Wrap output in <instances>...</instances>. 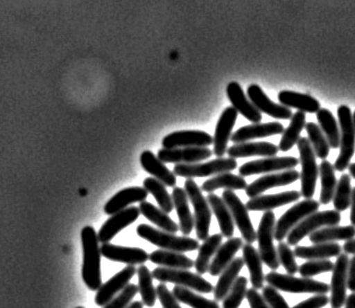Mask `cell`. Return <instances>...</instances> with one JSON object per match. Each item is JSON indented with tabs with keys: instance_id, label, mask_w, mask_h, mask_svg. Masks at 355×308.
Instances as JSON below:
<instances>
[{
	"instance_id": "obj_27",
	"label": "cell",
	"mask_w": 355,
	"mask_h": 308,
	"mask_svg": "<svg viewBox=\"0 0 355 308\" xmlns=\"http://www.w3.org/2000/svg\"><path fill=\"white\" fill-rule=\"evenodd\" d=\"M141 167L148 174L159 180L161 183L168 188H175L177 184V176L173 172L166 167L164 163L161 162L157 156L154 155L150 150H145L141 155Z\"/></svg>"
},
{
	"instance_id": "obj_45",
	"label": "cell",
	"mask_w": 355,
	"mask_h": 308,
	"mask_svg": "<svg viewBox=\"0 0 355 308\" xmlns=\"http://www.w3.org/2000/svg\"><path fill=\"white\" fill-rule=\"evenodd\" d=\"M144 189L147 192L153 195L157 203H159V209L164 211L166 214H170L173 210V200L172 195L168 194L166 185L161 183L159 180L154 177H147L144 180Z\"/></svg>"
},
{
	"instance_id": "obj_32",
	"label": "cell",
	"mask_w": 355,
	"mask_h": 308,
	"mask_svg": "<svg viewBox=\"0 0 355 308\" xmlns=\"http://www.w3.org/2000/svg\"><path fill=\"white\" fill-rule=\"evenodd\" d=\"M279 103L288 107L297 109L303 114H317L320 110V103L313 96L292 91H282L279 94Z\"/></svg>"
},
{
	"instance_id": "obj_20",
	"label": "cell",
	"mask_w": 355,
	"mask_h": 308,
	"mask_svg": "<svg viewBox=\"0 0 355 308\" xmlns=\"http://www.w3.org/2000/svg\"><path fill=\"white\" fill-rule=\"evenodd\" d=\"M213 144L211 134L200 130H184L168 134L163 138L162 146L166 150L186 147H209Z\"/></svg>"
},
{
	"instance_id": "obj_26",
	"label": "cell",
	"mask_w": 355,
	"mask_h": 308,
	"mask_svg": "<svg viewBox=\"0 0 355 308\" xmlns=\"http://www.w3.org/2000/svg\"><path fill=\"white\" fill-rule=\"evenodd\" d=\"M147 195L148 192L141 186H132L121 190L107 202V205L105 206V214L112 216L132 203H141L146 200Z\"/></svg>"
},
{
	"instance_id": "obj_43",
	"label": "cell",
	"mask_w": 355,
	"mask_h": 308,
	"mask_svg": "<svg viewBox=\"0 0 355 308\" xmlns=\"http://www.w3.org/2000/svg\"><path fill=\"white\" fill-rule=\"evenodd\" d=\"M319 174H320V179H322V192H320L319 202L322 205H328V203L333 201L335 189H336L337 185L334 165H331V162L324 159L319 166Z\"/></svg>"
},
{
	"instance_id": "obj_4",
	"label": "cell",
	"mask_w": 355,
	"mask_h": 308,
	"mask_svg": "<svg viewBox=\"0 0 355 308\" xmlns=\"http://www.w3.org/2000/svg\"><path fill=\"white\" fill-rule=\"evenodd\" d=\"M340 120V155L334 164L335 171L344 172L349 168V162L355 152V127L353 114L349 107L340 105L337 110Z\"/></svg>"
},
{
	"instance_id": "obj_63",
	"label": "cell",
	"mask_w": 355,
	"mask_h": 308,
	"mask_svg": "<svg viewBox=\"0 0 355 308\" xmlns=\"http://www.w3.org/2000/svg\"><path fill=\"white\" fill-rule=\"evenodd\" d=\"M353 123H354V127H355V112L353 114Z\"/></svg>"
},
{
	"instance_id": "obj_38",
	"label": "cell",
	"mask_w": 355,
	"mask_h": 308,
	"mask_svg": "<svg viewBox=\"0 0 355 308\" xmlns=\"http://www.w3.org/2000/svg\"><path fill=\"white\" fill-rule=\"evenodd\" d=\"M222 241H223V235L215 234V235L209 236V238L199 246L198 257L193 264L198 275H205L206 272H209L211 257L218 252Z\"/></svg>"
},
{
	"instance_id": "obj_51",
	"label": "cell",
	"mask_w": 355,
	"mask_h": 308,
	"mask_svg": "<svg viewBox=\"0 0 355 308\" xmlns=\"http://www.w3.org/2000/svg\"><path fill=\"white\" fill-rule=\"evenodd\" d=\"M277 257H279V264H282L283 268L286 270L288 275H294L299 271V266H297V261H295V255H294V252L288 243L279 242Z\"/></svg>"
},
{
	"instance_id": "obj_56",
	"label": "cell",
	"mask_w": 355,
	"mask_h": 308,
	"mask_svg": "<svg viewBox=\"0 0 355 308\" xmlns=\"http://www.w3.org/2000/svg\"><path fill=\"white\" fill-rule=\"evenodd\" d=\"M245 298L248 300L250 308H270L268 304L265 302L263 297L254 288H250V289L247 290Z\"/></svg>"
},
{
	"instance_id": "obj_7",
	"label": "cell",
	"mask_w": 355,
	"mask_h": 308,
	"mask_svg": "<svg viewBox=\"0 0 355 308\" xmlns=\"http://www.w3.org/2000/svg\"><path fill=\"white\" fill-rule=\"evenodd\" d=\"M340 212L336 210L315 211L297 224V226L288 233V244L295 246L303 238L310 236L315 230L322 227L337 226L340 223Z\"/></svg>"
},
{
	"instance_id": "obj_52",
	"label": "cell",
	"mask_w": 355,
	"mask_h": 308,
	"mask_svg": "<svg viewBox=\"0 0 355 308\" xmlns=\"http://www.w3.org/2000/svg\"><path fill=\"white\" fill-rule=\"evenodd\" d=\"M138 286L136 284H129L118 296L114 297L112 300L107 302V305L103 308H127L130 305L132 298L137 295Z\"/></svg>"
},
{
	"instance_id": "obj_15",
	"label": "cell",
	"mask_w": 355,
	"mask_h": 308,
	"mask_svg": "<svg viewBox=\"0 0 355 308\" xmlns=\"http://www.w3.org/2000/svg\"><path fill=\"white\" fill-rule=\"evenodd\" d=\"M141 215L139 208L130 207L125 208L123 210L112 215L109 219L103 224V226L98 230V242H101L102 244L109 243L111 239H114L116 234H119L123 229L135 223L138 219V217Z\"/></svg>"
},
{
	"instance_id": "obj_55",
	"label": "cell",
	"mask_w": 355,
	"mask_h": 308,
	"mask_svg": "<svg viewBox=\"0 0 355 308\" xmlns=\"http://www.w3.org/2000/svg\"><path fill=\"white\" fill-rule=\"evenodd\" d=\"M328 302H329V297L326 295H315L304 302H301L293 308H322L327 305Z\"/></svg>"
},
{
	"instance_id": "obj_25",
	"label": "cell",
	"mask_w": 355,
	"mask_h": 308,
	"mask_svg": "<svg viewBox=\"0 0 355 308\" xmlns=\"http://www.w3.org/2000/svg\"><path fill=\"white\" fill-rule=\"evenodd\" d=\"M301 193L297 191L277 193V194L259 195L247 202L248 211H270L275 208L288 205L292 202L299 201Z\"/></svg>"
},
{
	"instance_id": "obj_23",
	"label": "cell",
	"mask_w": 355,
	"mask_h": 308,
	"mask_svg": "<svg viewBox=\"0 0 355 308\" xmlns=\"http://www.w3.org/2000/svg\"><path fill=\"white\" fill-rule=\"evenodd\" d=\"M227 98L230 100L232 107L238 114H242L245 119L252 123H261L263 116L251 103L248 96L245 94L239 82H231L227 87Z\"/></svg>"
},
{
	"instance_id": "obj_10",
	"label": "cell",
	"mask_w": 355,
	"mask_h": 308,
	"mask_svg": "<svg viewBox=\"0 0 355 308\" xmlns=\"http://www.w3.org/2000/svg\"><path fill=\"white\" fill-rule=\"evenodd\" d=\"M238 166L236 159L216 158L211 162L195 163V164H178L175 165L173 173L175 176L187 177H206L211 175H218L227 172H232Z\"/></svg>"
},
{
	"instance_id": "obj_58",
	"label": "cell",
	"mask_w": 355,
	"mask_h": 308,
	"mask_svg": "<svg viewBox=\"0 0 355 308\" xmlns=\"http://www.w3.org/2000/svg\"><path fill=\"white\" fill-rule=\"evenodd\" d=\"M344 251V253L351 254V255H355V238L353 239H349V241H346L345 244L342 247Z\"/></svg>"
},
{
	"instance_id": "obj_22",
	"label": "cell",
	"mask_w": 355,
	"mask_h": 308,
	"mask_svg": "<svg viewBox=\"0 0 355 308\" xmlns=\"http://www.w3.org/2000/svg\"><path fill=\"white\" fill-rule=\"evenodd\" d=\"M101 255L105 259L111 260L114 262L125 263L128 266H136V264H144L146 262L150 254L146 251L138 248V247L119 246V245L109 244L105 243L100 246Z\"/></svg>"
},
{
	"instance_id": "obj_46",
	"label": "cell",
	"mask_w": 355,
	"mask_h": 308,
	"mask_svg": "<svg viewBox=\"0 0 355 308\" xmlns=\"http://www.w3.org/2000/svg\"><path fill=\"white\" fill-rule=\"evenodd\" d=\"M172 293L175 295L178 302L186 304L191 308H220L216 300H209V299L204 298L200 295L193 293V290L188 288L175 286L172 290Z\"/></svg>"
},
{
	"instance_id": "obj_9",
	"label": "cell",
	"mask_w": 355,
	"mask_h": 308,
	"mask_svg": "<svg viewBox=\"0 0 355 308\" xmlns=\"http://www.w3.org/2000/svg\"><path fill=\"white\" fill-rule=\"evenodd\" d=\"M275 215L272 211H266L261 217L257 230V241L259 245V255L261 261L268 268L275 271L279 268L277 250L274 246V232H275Z\"/></svg>"
},
{
	"instance_id": "obj_33",
	"label": "cell",
	"mask_w": 355,
	"mask_h": 308,
	"mask_svg": "<svg viewBox=\"0 0 355 308\" xmlns=\"http://www.w3.org/2000/svg\"><path fill=\"white\" fill-rule=\"evenodd\" d=\"M342 246L338 243H322L313 244V246H297L293 251L294 255L300 259L328 260L329 257H337L342 254Z\"/></svg>"
},
{
	"instance_id": "obj_2",
	"label": "cell",
	"mask_w": 355,
	"mask_h": 308,
	"mask_svg": "<svg viewBox=\"0 0 355 308\" xmlns=\"http://www.w3.org/2000/svg\"><path fill=\"white\" fill-rule=\"evenodd\" d=\"M137 235L144 238L150 244L159 246L161 250L173 251L179 253L196 251L199 248L198 241L186 236H177L171 233L164 232L161 229L154 228L146 224H141L136 229Z\"/></svg>"
},
{
	"instance_id": "obj_50",
	"label": "cell",
	"mask_w": 355,
	"mask_h": 308,
	"mask_svg": "<svg viewBox=\"0 0 355 308\" xmlns=\"http://www.w3.org/2000/svg\"><path fill=\"white\" fill-rule=\"evenodd\" d=\"M334 263L329 260H309L308 262L303 263L299 266V273L302 278H311L313 275H320L324 272L333 271Z\"/></svg>"
},
{
	"instance_id": "obj_1",
	"label": "cell",
	"mask_w": 355,
	"mask_h": 308,
	"mask_svg": "<svg viewBox=\"0 0 355 308\" xmlns=\"http://www.w3.org/2000/svg\"><path fill=\"white\" fill-rule=\"evenodd\" d=\"M83 245V269L82 275L89 290L98 291L102 286L101 250L95 229L86 226L80 233Z\"/></svg>"
},
{
	"instance_id": "obj_16",
	"label": "cell",
	"mask_w": 355,
	"mask_h": 308,
	"mask_svg": "<svg viewBox=\"0 0 355 308\" xmlns=\"http://www.w3.org/2000/svg\"><path fill=\"white\" fill-rule=\"evenodd\" d=\"M213 152L209 147H186L175 150H159L157 158L163 163H175V164H195L209 159Z\"/></svg>"
},
{
	"instance_id": "obj_30",
	"label": "cell",
	"mask_w": 355,
	"mask_h": 308,
	"mask_svg": "<svg viewBox=\"0 0 355 308\" xmlns=\"http://www.w3.org/2000/svg\"><path fill=\"white\" fill-rule=\"evenodd\" d=\"M172 200L173 206L177 210L178 217H179V229L184 236L190 235L195 228V219L193 215L190 212L189 203H188V195L184 189L181 188H173L172 191Z\"/></svg>"
},
{
	"instance_id": "obj_53",
	"label": "cell",
	"mask_w": 355,
	"mask_h": 308,
	"mask_svg": "<svg viewBox=\"0 0 355 308\" xmlns=\"http://www.w3.org/2000/svg\"><path fill=\"white\" fill-rule=\"evenodd\" d=\"M261 296L263 297L265 302L268 304L270 308H290L286 300L279 293V290L272 287L270 284L263 288V295Z\"/></svg>"
},
{
	"instance_id": "obj_3",
	"label": "cell",
	"mask_w": 355,
	"mask_h": 308,
	"mask_svg": "<svg viewBox=\"0 0 355 308\" xmlns=\"http://www.w3.org/2000/svg\"><path fill=\"white\" fill-rule=\"evenodd\" d=\"M265 280L275 289L290 293H315L326 295L331 291L329 284L313 280L310 278H297L294 275H281L272 271L265 277Z\"/></svg>"
},
{
	"instance_id": "obj_18",
	"label": "cell",
	"mask_w": 355,
	"mask_h": 308,
	"mask_svg": "<svg viewBox=\"0 0 355 308\" xmlns=\"http://www.w3.org/2000/svg\"><path fill=\"white\" fill-rule=\"evenodd\" d=\"M247 95L251 103L254 104L261 114H268L272 118L279 120L291 119L292 111L288 107H284L282 104L274 103L268 98L261 86L252 84L247 89Z\"/></svg>"
},
{
	"instance_id": "obj_28",
	"label": "cell",
	"mask_w": 355,
	"mask_h": 308,
	"mask_svg": "<svg viewBox=\"0 0 355 308\" xmlns=\"http://www.w3.org/2000/svg\"><path fill=\"white\" fill-rule=\"evenodd\" d=\"M279 152V147L272 143H266V141H261V143L247 141V143H241V144H234L227 150V155L233 159L247 158V157H252V156L274 157L277 155Z\"/></svg>"
},
{
	"instance_id": "obj_61",
	"label": "cell",
	"mask_w": 355,
	"mask_h": 308,
	"mask_svg": "<svg viewBox=\"0 0 355 308\" xmlns=\"http://www.w3.org/2000/svg\"><path fill=\"white\" fill-rule=\"evenodd\" d=\"M349 175L355 180V163H351L349 166Z\"/></svg>"
},
{
	"instance_id": "obj_54",
	"label": "cell",
	"mask_w": 355,
	"mask_h": 308,
	"mask_svg": "<svg viewBox=\"0 0 355 308\" xmlns=\"http://www.w3.org/2000/svg\"><path fill=\"white\" fill-rule=\"evenodd\" d=\"M157 295L159 302L162 304L163 308H181L175 295L171 291H168L166 284H159L157 286Z\"/></svg>"
},
{
	"instance_id": "obj_59",
	"label": "cell",
	"mask_w": 355,
	"mask_h": 308,
	"mask_svg": "<svg viewBox=\"0 0 355 308\" xmlns=\"http://www.w3.org/2000/svg\"><path fill=\"white\" fill-rule=\"evenodd\" d=\"M349 220L352 226L355 227V188L352 190V198H351V215H349Z\"/></svg>"
},
{
	"instance_id": "obj_13",
	"label": "cell",
	"mask_w": 355,
	"mask_h": 308,
	"mask_svg": "<svg viewBox=\"0 0 355 308\" xmlns=\"http://www.w3.org/2000/svg\"><path fill=\"white\" fill-rule=\"evenodd\" d=\"M300 161L295 157H266L257 159L252 162L245 163L239 168L240 176H250V175L265 174L270 172L288 171L294 170Z\"/></svg>"
},
{
	"instance_id": "obj_35",
	"label": "cell",
	"mask_w": 355,
	"mask_h": 308,
	"mask_svg": "<svg viewBox=\"0 0 355 308\" xmlns=\"http://www.w3.org/2000/svg\"><path fill=\"white\" fill-rule=\"evenodd\" d=\"M207 201L211 210L214 211L215 216L218 218V225H220V232L224 237L232 238L234 234V221L232 219L229 208L225 205L223 199L220 198L218 195L209 193L207 195Z\"/></svg>"
},
{
	"instance_id": "obj_49",
	"label": "cell",
	"mask_w": 355,
	"mask_h": 308,
	"mask_svg": "<svg viewBox=\"0 0 355 308\" xmlns=\"http://www.w3.org/2000/svg\"><path fill=\"white\" fill-rule=\"evenodd\" d=\"M247 284L248 279L245 277H238L236 282L233 284L232 288L227 293V297L223 299V308H239L247 293Z\"/></svg>"
},
{
	"instance_id": "obj_47",
	"label": "cell",
	"mask_w": 355,
	"mask_h": 308,
	"mask_svg": "<svg viewBox=\"0 0 355 308\" xmlns=\"http://www.w3.org/2000/svg\"><path fill=\"white\" fill-rule=\"evenodd\" d=\"M306 134H308V139H309L310 144L313 146V152H315V157L324 161L329 155L331 146L328 144L327 139L324 137L322 129L319 128L318 125L309 123L306 125Z\"/></svg>"
},
{
	"instance_id": "obj_14",
	"label": "cell",
	"mask_w": 355,
	"mask_h": 308,
	"mask_svg": "<svg viewBox=\"0 0 355 308\" xmlns=\"http://www.w3.org/2000/svg\"><path fill=\"white\" fill-rule=\"evenodd\" d=\"M349 255L342 253L337 257L331 275V293L329 298L331 308H342L345 304L346 289H347V270H349Z\"/></svg>"
},
{
	"instance_id": "obj_29",
	"label": "cell",
	"mask_w": 355,
	"mask_h": 308,
	"mask_svg": "<svg viewBox=\"0 0 355 308\" xmlns=\"http://www.w3.org/2000/svg\"><path fill=\"white\" fill-rule=\"evenodd\" d=\"M242 246H243V243L240 237L229 238L223 245H220L218 252L215 253L214 260L209 264V275L213 277L220 275L224 269L232 262L238 251L242 248Z\"/></svg>"
},
{
	"instance_id": "obj_41",
	"label": "cell",
	"mask_w": 355,
	"mask_h": 308,
	"mask_svg": "<svg viewBox=\"0 0 355 308\" xmlns=\"http://www.w3.org/2000/svg\"><path fill=\"white\" fill-rule=\"evenodd\" d=\"M306 114L297 111L292 116L291 123L288 128L283 132L282 139L279 141V150L281 152H288L300 139L303 129L306 128Z\"/></svg>"
},
{
	"instance_id": "obj_8",
	"label": "cell",
	"mask_w": 355,
	"mask_h": 308,
	"mask_svg": "<svg viewBox=\"0 0 355 308\" xmlns=\"http://www.w3.org/2000/svg\"><path fill=\"white\" fill-rule=\"evenodd\" d=\"M184 191L187 193L188 198L193 203V210H195L197 237L200 241H205L209 236L211 219V210L209 201L202 195V190L193 179H187L184 182Z\"/></svg>"
},
{
	"instance_id": "obj_5",
	"label": "cell",
	"mask_w": 355,
	"mask_h": 308,
	"mask_svg": "<svg viewBox=\"0 0 355 308\" xmlns=\"http://www.w3.org/2000/svg\"><path fill=\"white\" fill-rule=\"evenodd\" d=\"M152 275L154 279H157L162 284L171 282L175 286L195 290L198 293H211L214 290L213 284L204 279L202 275H196L188 270H182V269H168L159 266V268L154 269Z\"/></svg>"
},
{
	"instance_id": "obj_39",
	"label": "cell",
	"mask_w": 355,
	"mask_h": 308,
	"mask_svg": "<svg viewBox=\"0 0 355 308\" xmlns=\"http://www.w3.org/2000/svg\"><path fill=\"white\" fill-rule=\"evenodd\" d=\"M248 184L243 177L227 172L206 181L205 183H202V190L205 192L211 193L218 189L232 190V191L233 190H245Z\"/></svg>"
},
{
	"instance_id": "obj_37",
	"label": "cell",
	"mask_w": 355,
	"mask_h": 308,
	"mask_svg": "<svg viewBox=\"0 0 355 308\" xmlns=\"http://www.w3.org/2000/svg\"><path fill=\"white\" fill-rule=\"evenodd\" d=\"M355 237L354 226H329L318 229L310 235L309 239L313 244L331 243L336 241H349Z\"/></svg>"
},
{
	"instance_id": "obj_62",
	"label": "cell",
	"mask_w": 355,
	"mask_h": 308,
	"mask_svg": "<svg viewBox=\"0 0 355 308\" xmlns=\"http://www.w3.org/2000/svg\"><path fill=\"white\" fill-rule=\"evenodd\" d=\"M143 302H134L132 304L128 306L127 308H143Z\"/></svg>"
},
{
	"instance_id": "obj_6",
	"label": "cell",
	"mask_w": 355,
	"mask_h": 308,
	"mask_svg": "<svg viewBox=\"0 0 355 308\" xmlns=\"http://www.w3.org/2000/svg\"><path fill=\"white\" fill-rule=\"evenodd\" d=\"M297 145L300 154L301 166H302L300 174V193L303 195V198L309 200L313 198L317 180H318L319 167L315 159L317 157L308 138L300 137Z\"/></svg>"
},
{
	"instance_id": "obj_48",
	"label": "cell",
	"mask_w": 355,
	"mask_h": 308,
	"mask_svg": "<svg viewBox=\"0 0 355 308\" xmlns=\"http://www.w3.org/2000/svg\"><path fill=\"white\" fill-rule=\"evenodd\" d=\"M351 198H352L351 177L349 174H343L340 176V181H337L336 189H335L334 198H333L335 210L338 212L347 210L351 206Z\"/></svg>"
},
{
	"instance_id": "obj_40",
	"label": "cell",
	"mask_w": 355,
	"mask_h": 308,
	"mask_svg": "<svg viewBox=\"0 0 355 308\" xmlns=\"http://www.w3.org/2000/svg\"><path fill=\"white\" fill-rule=\"evenodd\" d=\"M138 208L145 218L150 220V223L155 224L159 229H162L164 232L175 234L179 230V226L168 217L166 212L152 205L150 202H141V205Z\"/></svg>"
},
{
	"instance_id": "obj_24",
	"label": "cell",
	"mask_w": 355,
	"mask_h": 308,
	"mask_svg": "<svg viewBox=\"0 0 355 308\" xmlns=\"http://www.w3.org/2000/svg\"><path fill=\"white\" fill-rule=\"evenodd\" d=\"M284 132L282 123H254V125H245L233 132L230 141L233 144H241L247 141H254L257 138H266L275 134H281Z\"/></svg>"
},
{
	"instance_id": "obj_31",
	"label": "cell",
	"mask_w": 355,
	"mask_h": 308,
	"mask_svg": "<svg viewBox=\"0 0 355 308\" xmlns=\"http://www.w3.org/2000/svg\"><path fill=\"white\" fill-rule=\"evenodd\" d=\"M243 266H245L243 259L236 257L227 268L224 269L220 275L218 284L213 290L214 291V299L216 302H220V300L223 302V299L227 297V293L232 288L233 284L238 279V275H239Z\"/></svg>"
},
{
	"instance_id": "obj_11",
	"label": "cell",
	"mask_w": 355,
	"mask_h": 308,
	"mask_svg": "<svg viewBox=\"0 0 355 308\" xmlns=\"http://www.w3.org/2000/svg\"><path fill=\"white\" fill-rule=\"evenodd\" d=\"M319 205L320 203L313 199H309V200L306 199L304 201L297 202V205L290 208L275 224L274 238L276 241L283 242L284 238L288 237V233L291 232L297 224H300L304 218L318 210Z\"/></svg>"
},
{
	"instance_id": "obj_42",
	"label": "cell",
	"mask_w": 355,
	"mask_h": 308,
	"mask_svg": "<svg viewBox=\"0 0 355 308\" xmlns=\"http://www.w3.org/2000/svg\"><path fill=\"white\" fill-rule=\"evenodd\" d=\"M317 120L319 123V128L322 129L324 137L327 139L328 144L333 150L340 148V125L337 123L334 116L327 109H320L317 112Z\"/></svg>"
},
{
	"instance_id": "obj_12",
	"label": "cell",
	"mask_w": 355,
	"mask_h": 308,
	"mask_svg": "<svg viewBox=\"0 0 355 308\" xmlns=\"http://www.w3.org/2000/svg\"><path fill=\"white\" fill-rule=\"evenodd\" d=\"M222 199L229 208L233 221L239 228L242 237L247 242V244H252L254 242L257 241V233L251 223L248 209L242 203L239 197L233 192L232 190H225Z\"/></svg>"
},
{
	"instance_id": "obj_34",
	"label": "cell",
	"mask_w": 355,
	"mask_h": 308,
	"mask_svg": "<svg viewBox=\"0 0 355 308\" xmlns=\"http://www.w3.org/2000/svg\"><path fill=\"white\" fill-rule=\"evenodd\" d=\"M243 261L250 272V282L254 289H263L265 275L263 271V261L261 255L256 248L251 244H245L242 246Z\"/></svg>"
},
{
	"instance_id": "obj_17",
	"label": "cell",
	"mask_w": 355,
	"mask_h": 308,
	"mask_svg": "<svg viewBox=\"0 0 355 308\" xmlns=\"http://www.w3.org/2000/svg\"><path fill=\"white\" fill-rule=\"evenodd\" d=\"M137 273L135 266H128L118 272L116 275L107 280L105 284H102L96 293L94 302L98 306L107 305V302L112 300L116 293H121L129 284V281Z\"/></svg>"
},
{
	"instance_id": "obj_44",
	"label": "cell",
	"mask_w": 355,
	"mask_h": 308,
	"mask_svg": "<svg viewBox=\"0 0 355 308\" xmlns=\"http://www.w3.org/2000/svg\"><path fill=\"white\" fill-rule=\"evenodd\" d=\"M138 290L141 296V302L147 307H153L157 302V288L154 287L153 275L146 266L141 264L137 269Z\"/></svg>"
},
{
	"instance_id": "obj_36",
	"label": "cell",
	"mask_w": 355,
	"mask_h": 308,
	"mask_svg": "<svg viewBox=\"0 0 355 308\" xmlns=\"http://www.w3.org/2000/svg\"><path fill=\"white\" fill-rule=\"evenodd\" d=\"M150 262L154 264H159L162 268L168 269H182V270H189L193 268V260L186 257L179 252H173V251L157 250L154 251L153 253H150Z\"/></svg>"
},
{
	"instance_id": "obj_19",
	"label": "cell",
	"mask_w": 355,
	"mask_h": 308,
	"mask_svg": "<svg viewBox=\"0 0 355 308\" xmlns=\"http://www.w3.org/2000/svg\"><path fill=\"white\" fill-rule=\"evenodd\" d=\"M299 179H300V173L297 170H288V171H283L275 174L265 175L249 184L245 189V193L250 199L256 198L267 190L288 185L297 182Z\"/></svg>"
},
{
	"instance_id": "obj_60",
	"label": "cell",
	"mask_w": 355,
	"mask_h": 308,
	"mask_svg": "<svg viewBox=\"0 0 355 308\" xmlns=\"http://www.w3.org/2000/svg\"><path fill=\"white\" fill-rule=\"evenodd\" d=\"M345 308H355V293H351L349 297H346Z\"/></svg>"
},
{
	"instance_id": "obj_57",
	"label": "cell",
	"mask_w": 355,
	"mask_h": 308,
	"mask_svg": "<svg viewBox=\"0 0 355 308\" xmlns=\"http://www.w3.org/2000/svg\"><path fill=\"white\" fill-rule=\"evenodd\" d=\"M347 288L355 293V255L349 260V270H347Z\"/></svg>"
},
{
	"instance_id": "obj_64",
	"label": "cell",
	"mask_w": 355,
	"mask_h": 308,
	"mask_svg": "<svg viewBox=\"0 0 355 308\" xmlns=\"http://www.w3.org/2000/svg\"><path fill=\"white\" fill-rule=\"evenodd\" d=\"M76 308H84V307H76Z\"/></svg>"
},
{
	"instance_id": "obj_21",
	"label": "cell",
	"mask_w": 355,
	"mask_h": 308,
	"mask_svg": "<svg viewBox=\"0 0 355 308\" xmlns=\"http://www.w3.org/2000/svg\"><path fill=\"white\" fill-rule=\"evenodd\" d=\"M238 112L236 109L229 107L223 111L218 119L216 129H215L214 137H213V145L214 150L213 154L218 156V158H222L224 154L227 153V143L232 136V129L236 125Z\"/></svg>"
}]
</instances>
